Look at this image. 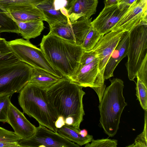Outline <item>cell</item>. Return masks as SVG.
<instances>
[{"label": "cell", "instance_id": "obj_28", "mask_svg": "<svg viewBox=\"0 0 147 147\" xmlns=\"http://www.w3.org/2000/svg\"><path fill=\"white\" fill-rule=\"evenodd\" d=\"M145 123L143 132L138 135L135 139L134 143L127 146L129 147H147V111H145Z\"/></svg>", "mask_w": 147, "mask_h": 147}, {"label": "cell", "instance_id": "obj_13", "mask_svg": "<svg viewBox=\"0 0 147 147\" xmlns=\"http://www.w3.org/2000/svg\"><path fill=\"white\" fill-rule=\"evenodd\" d=\"M66 4V0H43L34 6L43 11L50 26L69 20Z\"/></svg>", "mask_w": 147, "mask_h": 147}, {"label": "cell", "instance_id": "obj_11", "mask_svg": "<svg viewBox=\"0 0 147 147\" xmlns=\"http://www.w3.org/2000/svg\"><path fill=\"white\" fill-rule=\"evenodd\" d=\"M130 6L124 7L117 3L105 6L97 17L92 22V26L104 35L113 30Z\"/></svg>", "mask_w": 147, "mask_h": 147}, {"label": "cell", "instance_id": "obj_17", "mask_svg": "<svg viewBox=\"0 0 147 147\" xmlns=\"http://www.w3.org/2000/svg\"><path fill=\"white\" fill-rule=\"evenodd\" d=\"M130 31L124 32L112 53L105 69L103 75L104 80L113 76V72L115 68L122 59L127 55Z\"/></svg>", "mask_w": 147, "mask_h": 147}, {"label": "cell", "instance_id": "obj_12", "mask_svg": "<svg viewBox=\"0 0 147 147\" xmlns=\"http://www.w3.org/2000/svg\"><path fill=\"white\" fill-rule=\"evenodd\" d=\"M147 0H137L130 5L113 30L120 29L130 31L141 23L147 22Z\"/></svg>", "mask_w": 147, "mask_h": 147}, {"label": "cell", "instance_id": "obj_30", "mask_svg": "<svg viewBox=\"0 0 147 147\" xmlns=\"http://www.w3.org/2000/svg\"><path fill=\"white\" fill-rule=\"evenodd\" d=\"M21 139L14 132L7 130L0 127V142H18Z\"/></svg>", "mask_w": 147, "mask_h": 147}, {"label": "cell", "instance_id": "obj_38", "mask_svg": "<svg viewBox=\"0 0 147 147\" xmlns=\"http://www.w3.org/2000/svg\"><path fill=\"white\" fill-rule=\"evenodd\" d=\"M79 133L83 137H85L88 134L87 131L85 129L80 130Z\"/></svg>", "mask_w": 147, "mask_h": 147}, {"label": "cell", "instance_id": "obj_5", "mask_svg": "<svg viewBox=\"0 0 147 147\" xmlns=\"http://www.w3.org/2000/svg\"><path fill=\"white\" fill-rule=\"evenodd\" d=\"M33 69L21 61L0 65V96L19 92L29 82Z\"/></svg>", "mask_w": 147, "mask_h": 147}, {"label": "cell", "instance_id": "obj_33", "mask_svg": "<svg viewBox=\"0 0 147 147\" xmlns=\"http://www.w3.org/2000/svg\"><path fill=\"white\" fill-rule=\"evenodd\" d=\"M55 124L56 127L58 129L65 125V121L63 117L59 116L55 121Z\"/></svg>", "mask_w": 147, "mask_h": 147}, {"label": "cell", "instance_id": "obj_10", "mask_svg": "<svg viewBox=\"0 0 147 147\" xmlns=\"http://www.w3.org/2000/svg\"><path fill=\"white\" fill-rule=\"evenodd\" d=\"M92 18H81L78 20L50 26V33L63 38L70 43L81 45L91 27Z\"/></svg>", "mask_w": 147, "mask_h": 147}, {"label": "cell", "instance_id": "obj_22", "mask_svg": "<svg viewBox=\"0 0 147 147\" xmlns=\"http://www.w3.org/2000/svg\"><path fill=\"white\" fill-rule=\"evenodd\" d=\"M20 61L9 47L7 41L0 37V65L12 64Z\"/></svg>", "mask_w": 147, "mask_h": 147}, {"label": "cell", "instance_id": "obj_34", "mask_svg": "<svg viewBox=\"0 0 147 147\" xmlns=\"http://www.w3.org/2000/svg\"><path fill=\"white\" fill-rule=\"evenodd\" d=\"M18 142H0V147H18Z\"/></svg>", "mask_w": 147, "mask_h": 147}, {"label": "cell", "instance_id": "obj_29", "mask_svg": "<svg viewBox=\"0 0 147 147\" xmlns=\"http://www.w3.org/2000/svg\"><path fill=\"white\" fill-rule=\"evenodd\" d=\"M91 143L86 144L85 147H117V140H111L108 138L94 140L92 139Z\"/></svg>", "mask_w": 147, "mask_h": 147}, {"label": "cell", "instance_id": "obj_36", "mask_svg": "<svg viewBox=\"0 0 147 147\" xmlns=\"http://www.w3.org/2000/svg\"><path fill=\"white\" fill-rule=\"evenodd\" d=\"M120 0H105L104 1L105 6L117 4Z\"/></svg>", "mask_w": 147, "mask_h": 147}, {"label": "cell", "instance_id": "obj_16", "mask_svg": "<svg viewBox=\"0 0 147 147\" xmlns=\"http://www.w3.org/2000/svg\"><path fill=\"white\" fill-rule=\"evenodd\" d=\"M98 61L97 57L88 64L84 66L80 64L70 79L83 88L90 87L93 89L98 72Z\"/></svg>", "mask_w": 147, "mask_h": 147}, {"label": "cell", "instance_id": "obj_8", "mask_svg": "<svg viewBox=\"0 0 147 147\" xmlns=\"http://www.w3.org/2000/svg\"><path fill=\"white\" fill-rule=\"evenodd\" d=\"M125 32L120 29L112 30L104 35L92 49L96 53L99 61L98 72L93 88L98 95H103L106 88L103 78L105 66Z\"/></svg>", "mask_w": 147, "mask_h": 147}, {"label": "cell", "instance_id": "obj_21", "mask_svg": "<svg viewBox=\"0 0 147 147\" xmlns=\"http://www.w3.org/2000/svg\"><path fill=\"white\" fill-rule=\"evenodd\" d=\"M80 130L65 125L57 129V133L68 140L81 146L91 142L93 136L88 134L85 137L82 136L79 133Z\"/></svg>", "mask_w": 147, "mask_h": 147}, {"label": "cell", "instance_id": "obj_35", "mask_svg": "<svg viewBox=\"0 0 147 147\" xmlns=\"http://www.w3.org/2000/svg\"><path fill=\"white\" fill-rule=\"evenodd\" d=\"M137 0H120L117 3L123 6H130Z\"/></svg>", "mask_w": 147, "mask_h": 147}, {"label": "cell", "instance_id": "obj_1", "mask_svg": "<svg viewBox=\"0 0 147 147\" xmlns=\"http://www.w3.org/2000/svg\"><path fill=\"white\" fill-rule=\"evenodd\" d=\"M82 88L63 77L46 90L49 101L58 117L62 116L64 121L72 118V126L78 129L85 115L82 99L85 93Z\"/></svg>", "mask_w": 147, "mask_h": 147}, {"label": "cell", "instance_id": "obj_25", "mask_svg": "<svg viewBox=\"0 0 147 147\" xmlns=\"http://www.w3.org/2000/svg\"><path fill=\"white\" fill-rule=\"evenodd\" d=\"M137 78L136 95L142 108L147 111V85L138 78Z\"/></svg>", "mask_w": 147, "mask_h": 147}, {"label": "cell", "instance_id": "obj_20", "mask_svg": "<svg viewBox=\"0 0 147 147\" xmlns=\"http://www.w3.org/2000/svg\"><path fill=\"white\" fill-rule=\"evenodd\" d=\"M60 79L44 70L33 68L29 82L47 90L57 82Z\"/></svg>", "mask_w": 147, "mask_h": 147}, {"label": "cell", "instance_id": "obj_9", "mask_svg": "<svg viewBox=\"0 0 147 147\" xmlns=\"http://www.w3.org/2000/svg\"><path fill=\"white\" fill-rule=\"evenodd\" d=\"M19 147H80L46 127L39 124L34 134L18 142Z\"/></svg>", "mask_w": 147, "mask_h": 147}, {"label": "cell", "instance_id": "obj_19", "mask_svg": "<svg viewBox=\"0 0 147 147\" xmlns=\"http://www.w3.org/2000/svg\"><path fill=\"white\" fill-rule=\"evenodd\" d=\"M14 21L18 27L20 34L26 40H29L39 36L45 28L42 21Z\"/></svg>", "mask_w": 147, "mask_h": 147}, {"label": "cell", "instance_id": "obj_15", "mask_svg": "<svg viewBox=\"0 0 147 147\" xmlns=\"http://www.w3.org/2000/svg\"><path fill=\"white\" fill-rule=\"evenodd\" d=\"M3 10L14 21L22 22L35 20L46 21L42 10L33 5L10 6Z\"/></svg>", "mask_w": 147, "mask_h": 147}, {"label": "cell", "instance_id": "obj_26", "mask_svg": "<svg viewBox=\"0 0 147 147\" xmlns=\"http://www.w3.org/2000/svg\"><path fill=\"white\" fill-rule=\"evenodd\" d=\"M10 96H0V122H7V116L11 102Z\"/></svg>", "mask_w": 147, "mask_h": 147}, {"label": "cell", "instance_id": "obj_3", "mask_svg": "<svg viewBox=\"0 0 147 147\" xmlns=\"http://www.w3.org/2000/svg\"><path fill=\"white\" fill-rule=\"evenodd\" d=\"M46 90L28 82L19 92V104L24 113L57 133L55 123L58 117L49 101Z\"/></svg>", "mask_w": 147, "mask_h": 147}, {"label": "cell", "instance_id": "obj_24", "mask_svg": "<svg viewBox=\"0 0 147 147\" xmlns=\"http://www.w3.org/2000/svg\"><path fill=\"white\" fill-rule=\"evenodd\" d=\"M103 36L91 26L81 46L84 51L91 50Z\"/></svg>", "mask_w": 147, "mask_h": 147}, {"label": "cell", "instance_id": "obj_27", "mask_svg": "<svg viewBox=\"0 0 147 147\" xmlns=\"http://www.w3.org/2000/svg\"><path fill=\"white\" fill-rule=\"evenodd\" d=\"M43 0H0V7L3 10L12 6L38 4Z\"/></svg>", "mask_w": 147, "mask_h": 147}, {"label": "cell", "instance_id": "obj_39", "mask_svg": "<svg viewBox=\"0 0 147 147\" xmlns=\"http://www.w3.org/2000/svg\"></svg>", "mask_w": 147, "mask_h": 147}, {"label": "cell", "instance_id": "obj_6", "mask_svg": "<svg viewBox=\"0 0 147 147\" xmlns=\"http://www.w3.org/2000/svg\"><path fill=\"white\" fill-rule=\"evenodd\" d=\"M125 64L128 76L134 81L137 72L147 56V22L137 26L130 31L129 44Z\"/></svg>", "mask_w": 147, "mask_h": 147}, {"label": "cell", "instance_id": "obj_37", "mask_svg": "<svg viewBox=\"0 0 147 147\" xmlns=\"http://www.w3.org/2000/svg\"><path fill=\"white\" fill-rule=\"evenodd\" d=\"M66 0L67 1V4L65 7L67 10L71 7L76 0Z\"/></svg>", "mask_w": 147, "mask_h": 147}, {"label": "cell", "instance_id": "obj_18", "mask_svg": "<svg viewBox=\"0 0 147 147\" xmlns=\"http://www.w3.org/2000/svg\"><path fill=\"white\" fill-rule=\"evenodd\" d=\"M98 0H76L67 10L69 21L73 22L81 18L89 19L95 14Z\"/></svg>", "mask_w": 147, "mask_h": 147}, {"label": "cell", "instance_id": "obj_31", "mask_svg": "<svg viewBox=\"0 0 147 147\" xmlns=\"http://www.w3.org/2000/svg\"><path fill=\"white\" fill-rule=\"evenodd\" d=\"M97 57L96 53L92 50L88 51H84L80 59V64L81 66L88 64Z\"/></svg>", "mask_w": 147, "mask_h": 147}, {"label": "cell", "instance_id": "obj_7", "mask_svg": "<svg viewBox=\"0 0 147 147\" xmlns=\"http://www.w3.org/2000/svg\"><path fill=\"white\" fill-rule=\"evenodd\" d=\"M12 51L20 61L34 68L42 69L60 78L63 76L49 62L41 49L29 40L16 39L7 42Z\"/></svg>", "mask_w": 147, "mask_h": 147}, {"label": "cell", "instance_id": "obj_32", "mask_svg": "<svg viewBox=\"0 0 147 147\" xmlns=\"http://www.w3.org/2000/svg\"><path fill=\"white\" fill-rule=\"evenodd\" d=\"M137 78L147 85V56L145 57L137 72Z\"/></svg>", "mask_w": 147, "mask_h": 147}, {"label": "cell", "instance_id": "obj_2", "mask_svg": "<svg viewBox=\"0 0 147 147\" xmlns=\"http://www.w3.org/2000/svg\"><path fill=\"white\" fill-rule=\"evenodd\" d=\"M40 45L49 62L63 77L70 79L75 74L84 51L81 45L49 32L43 36Z\"/></svg>", "mask_w": 147, "mask_h": 147}, {"label": "cell", "instance_id": "obj_23", "mask_svg": "<svg viewBox=\"0 0 147 147\" xmlns=\"http://www.w3.org/2000/svg\"><path fill=\"white\" fill-rule=\"evenodd\" d=\"M3 32L20 34L16 23L0 7V33Z\"/></svg>", "mask_w": 147, "mask_h": 147}, {"label": "cell", "instance_id": "obj_14", "mask_svg": "<svg viewBox=\"0 0 147 147\" xmlns=\"http://www.w3.org/2000/svg\"><path fill=\"white\" fill-rule=\"evenodd\" d=\"M7 122L12 127L15 134L22 139L31 136L36 131V127L11 102L10 105Z\"/></svg>", "mask_w": 147, "mask_h": 147}, {"label": "cell", "instance_id": "obj_4", "mask_svg": "<svg viewBox=\"0 0 147 147\" xmlns=\"http://www.w3.org/2000/svg\"><path fill=\"white\" fill-rule=\"evenodd\" d=\"M99 105L100 123L105 132L112 137L117 133L121 114L127 104L123 95L124 82L121 79H110Z\"/></svg>", "mask_w": 147, "mask_h": 147}]
</instances>
